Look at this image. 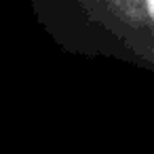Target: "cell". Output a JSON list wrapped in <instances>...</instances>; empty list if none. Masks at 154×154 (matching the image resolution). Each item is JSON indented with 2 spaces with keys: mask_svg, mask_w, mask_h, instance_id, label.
Listing matches in <instances>:
<instances>
[{
  "mask_svg": "<svg viewBox=\"0 0 154 154\" xmlns=\"http://www.w3.org/2000/svg\"><path fill=\"white\" fill-rule=\"evenodd\" d=\"M36 26L66 55L154 74V0H30Z\"/></svg>",
  "mask_w": 154,
  "mask_h": 154,
  "instance_id": "cell-1",
  "label": "cell"
}]
</instances>
